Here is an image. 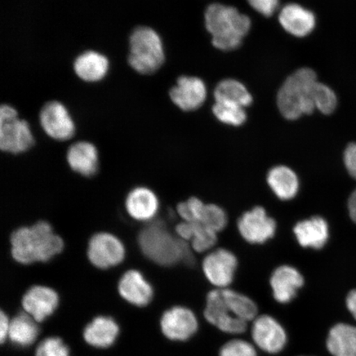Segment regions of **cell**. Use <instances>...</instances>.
Returning <instances> with one entry per match:
<instances>
[{
  "label": "cell",
  "mask_w": 356,
  "mask_h": 356,
  "mask_svg": "<svg viewBox=\"0 0 356 356\" xmlns=\"http://www.w3.org/2000/svg\"><path fill=\"white\" fill-rule=\"evenodd\" d=\"M326 345L333 356H356V327L346 323L335 325L329 331Z\"/></svg>",
  "instance_id": "cell-25"
},
{
  "label": "cell",
  "mask_w": 356,
  "mask_h": 356,
  "mask_svg": "<svg viewBox=\"0 0 356 356\" xmlns=\"http://www.w3.org/2000/svg\"><path fill=\"white\" fill-rule=\"evenodd\" d=\"M66 159L70 168L83 177H92L99 170V151L90 142L79 141L71 145Z\"/></svg>",
  "instance_id": "cell-19"
},
{
  "label": "cell",
  "mask_w": 356,
  "mask_h": 356,
  "mask_svg": "<svg viewBox=\"0 0 356 356\" xmlns=\"http://www.w3.org/2000/svg\"><path fill=\"white\" fill-rule=\"evenodd\" d=\"M198 224L218 233L224 229L228 224V217L225 211L217 204H206Z\"/></svg>",
  "instance_id": "cell-31"
},
{
  "label": "cell",
  "mask_w": 356,
  "mask_h": 356,
  "mask_svg": "<svg viewBox=\"0 0 356 356\" xmlns=\"http://www.w3.org/2000/svg\"><path fill=\"white\" fill-rule=\"evenodd\" d=\"M59 295L55 289L44 286H34L28 289L22 300L25 313L35 322L42 323L54 313L59 305Z\"/></svg>",
  "instance_id": "cell-14"
},
{
  "label": "cell",
  "mask_w": 356,
  "mask_h": 356,
  "mask_svg": "<svg viewBox=\"0 0 356 356\" xmlns=\"http://www.w3.org/2000/svg\"><path fill=\"white\" fill-rule=\"evenodd\" d=\"M293 234L300 246L321 249L329 238V227L323 218L314 216L297 222Z\"/></svg>",
  "instance_id": "cell-21"
},
{
  "label": "cell",
  "mask_w": 356,
  "mask_h": 356,
  "mask_svg": "<svg viewBox=\"0 0 356 356\" xmlns=\"http://www.w3.org/2000/svg\"><path fill=\"white\" fill-rule=\"evenodd\" d=\"M347 309L353 314L354 318L356 320V289L350 291L348 296L346 298Z\"/></svg>",
  "instance_id": "cell-39"
},
{
  "label": "cell",
  "mask_w": 356,
  "mask_h": 356,
  "mask_svg": "<svg viewBox=\"0 0 356 356\" xmlns=\"http://www.w3.org/2000/svg\"><path fill=\"white\" fill-rule=\"evenodd\" d=\"M238 260L233 252L224 248L218 249L208 254L203 261L204 275L213 286L227 289L233 282Z\"/></svg>",
  "instance_id": "cell-12"
},
{
  "label": "cell",
  "mask_w": 356,
  "mask_h": 356,
  "mask_svg": "<svg viewBox=\"0 0 356 356\" xmlns=\"http://www.w3.org/2000/svg\"><path fill=\"white\" fill-rule=\"evenodd\" d=\"M318 82L317 74L309 68L298 70L287 78L277 96L278 108L284 118L297 120L314 113V90Z\"/></svg>",
  "instance_id": "cell-4"
},
{
  "label": "cell",
  "mask_w": 356,
  "mask_h": 356,
  "mask_svg": "<svg viewBox=\"0 0 356 356\" xmlns=\"http://www.w3.org/2000/svg\"><path fill=\"white\" fill-rule=\"evenodd\" d=\"M39 334L38 323L26 313H20L10 321L8 337L13 344L20 347L33 345Z\"/></svg>",
  "instance_id": "cell-26"
},
{
  "label": "cell",
  "mask_w": 356,
  "mask_h": 356,
  "mask_svg": "<svg viewBox=\"0 0 356 356\" xmlns=\"http://www.w3.org/2000/svg\"><path fill=\"white\" fill-rule=\"evenodd\" d=\"M88 259L97 268L106 270L122 264L126 257V248L113 234L97 233L89 240Z\"/></svg>",
  "instance_id": "cell-7"
},
{
  "label": "cell",
  "mask_w": 356,
  "mask_h": 356,
  "mask_svg": "<svg viewBox=\"0 0 356 356\" xmlns=\"http://www.w3.org/2000/svg\"><path fill=\"white\" fill-rule=\"evenodd\" d=\"M270 283L274 299L280 304H288L297 296L298 291L304 286L305 279L295 267L284 265L275 270Z\"/></svg>",
  "instance_id": "cell-16"
},
{
  "label": "cell",
  "mask_w": 356,
  "mask_h": 356,
  "mask_svg": "<svg viewBox=\"0 0 356 356\" xmlns=\"http://www.w3.org/2000/svg\"><path fill=\"white\" fill-rule=\"evenodd\" d=\"M344 163L347 172L356 180V143L347 145L344 152Z\"/></svg>",
  "instance_id": "cell-37"
},
{
  "label": "cell",
  "mask_w": 356,
  "mask_h": 356,
  "mask_svg": "<svg viewBox=\"0 0 356 356\" xmlns=\"http://www.w3.org/2000/svg\"><path fill=\"white\" fill-rule=\"evenodd\" d=\"M108 58L99 52L88 51L79 55L74 62V70L77 76L88 83L99 82L108 72Z\"/></svg>",
  "instance_id": "cell-23"
},
{
  "label": "cell",
  "mask_w": 356,
  "mask_h": 356,
  "mask_svg": "<svg viewBox=\"0 0 356 356\" xmlns=\"http://www.w3.org/2000/svg\"><path fill=\"white\" fill-rule=\"evenodd\" d=\"M251 332L254 345L266 353L278 354L287 345L286 329L273 316H257L252 321Z\"/></svg>",
  "instance_id": "cell-8"
},
{
  "label": "cell",
  "mask_w": 356,
  "mask_h": 356,
  "mask_svg": "<svg viewBox=\"0 0 356 356\" xmlns=\"http://www.w3.org/2000/svg\"><path fill=\"white\" fill-rule=\"evenodd\" d=\"M254 10L266 17L273 16L279 6V0H247Z\"/></svg>",
  "instance_id": "cell-36"
},
{
  "label": "cell",
  "mask_w": 356,
  "mask_h": 356,
  "mask_svg": "<svg viewBox=\"0 0 356 356\" xmlns=\"http://www.w3.org/2000/svg\"><path fill=\"white\" fill-rule=\"evenodd\" d=\"M119 332V326L113 318L99 316L87 325L83 338L88 345L104 349L113 345Z\"/></svg>",
  "instance_id": "cell-22"
},
{
  "label": "cell",
  "mask_w": 356,
  "mask_h": 356,
  "mask_svg": "<svg viewBox=\"0 0 356 356\" xmlns=\"http://www.w3.org/2000/svg\"><path fill=\"white\" fill-rule=\"evenodd\" d=\"M216 102H224L243 106L250 105L252 97L243 83L235 79H225L218 84L215 90Z\"/></svg>",
  "instance_id": "cell-28"
},
{
  "label": "cell",
  "mask_w": 356,
  "mask_h": 356,
  "mask_svg": "<svg viewBox=\"0 0 356 356\" xmlns=\"http://www.w3.org/2000/svg\"><path fill=\"white\" fill-rule=\"evenodd\" d=\"M35 140L29 124L19 118V114L10 105L0 108V149L3 152L19 154L34 145Z\"/></svg>",
  "instance_id": "cell-6"
},
{
  "label": "cell",
  "mask_w": 356,
  "mask_h": 356,
  "mask_svg": "<svg viewBox=\"0 0 356 356\" xmlns=\"http://www.w3.org/2000/svg\"><path fill=\"white\" fill-rule=\"evenodd\" d=\"M164 60L163 44L157 32L145 26L134 29L128 56L131 68L141 74H152L160 69Z\"/></svg>",
  "instance_id": "cell-5"
},
{
  "label": "cell",
  "mask_w": 356,
  "mask_h": 356,
  "mask_svg": "<svg viewBox=\"0 0 356 356\" xmlns=\"http://www.w3.org/2000/svg\"><path fill=\"white\" fill-rule=\"evenodd\" d=\"M191 225L190 242L194 251L203 252L215 246L217 242V233L215 231L198 222H191Z\"/></svg>",
  "instance_id": "cell-30"
},
{
  "label": "cell",
  "mask_w": 356,
  "mask_h": 356,
  "mask_svg": "<svg viewBox=\"0 0 356 356\" xmlns=\"http://www.w3.org/2000/svg\"><path fill=\"white\" fill-rule=\"evenodd\" d=\"M204 206L202 200L191 197L186 202L177 204V211L182 220L190 222H199L202 218Z\"/></svg>",
  "instance_id": "cell-33"
},
{
  "label": "cell",
  "mask_w": 356,
  "mask_h": 356,
  "mask_svg": "<svg viewBox=\"0 0 356 356\" xmlns=\"http://www.w3.org/2000/svg\"><path fill=\"white\" fill-rule=\"evenodd\" d=\"M213 113L219 121L230 126H241L247 119L246 111L243 106L229 102H216L213 106Z\"/></svg>",
  "instance_id": "cell-29"
},
{
  "label": "cell",
  "mask_w": 356,
  "mask_h": 356,
  "mask_svg": "<svg viewBox=\"0 0 356 356\" xmlns=\"http://www.w3.org/2000/svg\"><path fill=\"white\" fill-rule=\"evenodd\" d=\"M206 26L213 46L222 51L234 50L251 29V20L234 7L213 3L206 11Z\"/></svg>",
  "instance_id": "cell-3"
},
{
  "label": "cell",
  "mask_w": 356,
  "mask_h": 356,
  "mask_svg": "<svg viewBox=\"0 0 356 356\" xmlns=\"http://www.w3.org/2000/svg\"><path fill=\"white\" fill-rule=\"evenodd\" d=\"M240 234L250 243H264L274 237L277 222L267 216L264 208L257 207L244 213L238 222Z\"/></svg>",
  "instance_id": "cell-13"
},
{
  "label": "cell",
  "mask_w": 356,
  "mask_h": 356,
  "mask_svg": "<svg viewBox=\"0 0 356 356\" xmlns=\"http://www.w3.org/2000/svg\"><path fill=\"white\" fill-rule=\"evenodd\" d=\"M204 316L209 323L227 334L239 335L248 329V323L236 318L231 313L220 289L208 293Z\"/></svg>",
  "instance_id": "cell-9"
},
{
  "label": "cell",
  "mask_w": 356,
  "mask_h": 356,
  "mask_svg": "<svg viewBox=\"0 0 356 356\" xmlns=\"http://www.w3.org/2000/svg\"><path fill=\"white\" fill-rule=\"evenodd\" d=\"M10 321L8 316L1 310L0 313V341L3 344L8 338V331H10Z\"/></svg>",
  "instance_id": "cell-38"
},
{
  "label": "cell",
  "mask_w": 356,
  "mask_h": 356,
  "mask_svg": "<svg viewBox=\"0 0 356 356\" xmlns=\"http://www.w3.org/2000/svg\"><path fill=\"white\" fill-rule=\"evenodd\" d=\"M160 327L169 340L185 341L197 332L199 323L193 311L186 307L175 306L164 312Z\"/></svg>",
  "instance_id": "cell-11"
},
{
  "label": "cell",
  "mask_w": 356,
  "mask_h": 356,
  "mask_svg": "<svg viewBox=\"0 0 356 356\" xmlns=\"http://www.w3.org/2000/svg\"><path fill=\"white\" fill-rule=\"evenodd\" d=\"M118 291L122 299L137 307L148 305L154 296L152 286L137 270H129L122 275Z\"/></svg>",
  "instance_id": "cell-17"
},
{
  "label": "cell",
  "mask_w": 356,
  "mask_h": 356,
  "mask_svg": "<svg viewBox=\"0 0 356 356\" xmlns=\"http://www.w3.org/2000/svg\"><path fill=\"white\" fill-rule=\"evenodd\" d=\"M39 118L44 132L51 139L65 141L74 136V122L61 102H48L40 111Z\"/></svg>",
  "instance_id": "cell-10"
},
{
  "label": "cell",
  "mask_w": 356,
  "mask_h": 356,
  "mask_svg": "<svg viewBox=\"0 0 356 356\" xmlns=\"http://www.w3.org/2000/svg\"><path fill=\"white\" fill-rule=\"evenodd\" d=\"M138 243L142 253L159 266H171L180 261L193 264L188 242L173 235L162 221L145 226L138 236Z\"/></svg>",
  "instance_id": "cell-2"
},
{
  "label": "cell",
  "mask_w": 356,
  "mask_h": 356,
  "mask_svg": "<svg viewBox=\"0 0 356 356\" xmlns=\"http://www.w3.org/2000/svg\"><path fill=\"white\" fill-rule=\"evenodd\" d=\"M314 102L316 109L325 115H330L335 111L337 99L331 88L322 83H316L314 90Z\"/></svg>",
  "instance_id": "cell-32"
},
{
  "label": "cell",
  "mask_w": 356,
  "mask_h": 356,
  "mask_svg": "<svg viewBox=\"0 0 356 356\" xmlns=\"http://www.w3.org/2000/svg\"><path fill=\"white\" fill-rule=\"evenodd\" d=\"M124 204L128 215L140 222L152 220L159 210L157 195L145 186L132 189L128 193Z\"/></svg>",
  "instance_id": "cell-18"
},
{
  "label": "cell",
  "mask_w": 356,
  "mask_h": 356,
  "mask_svg": "<svg viewBox=\"0 0 356 356\" xmlns=\"http://www.w3.org/2000/svg\"><path fill=\"white\" fill-rule=\"evenodd\" d=\"M35 356H70V350L59 337H48L40 343Z\"/></svg>",
  "instance_id": "cell-35"
},
{
  "label": "cell",
  "mask_w": 356,
  "mask_h": 356,
  "mask_svg": "<svg viewBox=\"0 0 356 356\" xmlns=\"http://www.w3.org/2000/svg\"><path fill=\"white\" fill-rule=\"evenodd\" d=\"M267 184L278 198L289 200L296 197L300 188L299 178L289 167L280 165L271 168L267 175Z\"/></svg>",
  "instance_id": "cell-24"
},
{
  "label": "cell",
  "mask_w": 356,
  "mask_h": 356,
  "mask_svg": "<svg viewBox=\"0 0 356 356\" xmlns=\"http://www.w3.org/2000/svg\"><path fill=\"white\" fill-rule=\"evenodd\" d=\"M279 21L287 33L298 38L309 35L316 25L314 13L296 3L284 6L280 13Z\"/></svg>",
  "instance_id": "cell-20"
},
{
  "label": "cell",
  "mask_w": 356,
  "mask_h": 356,
  "mask_svg": "<svg viewBox=\"0 0 356 356\" xmlns=\"http://www.w3.org/2000/svg\"><path fill=\"white\" fill-rule=\"evenodd\" d=\"M219 356H257L256 346L248 341L233 339L222 346Z\"/></svg>",
  "instance_id": "cell-34"
},
{
  "label": "cell",
  "mask_w": 356,
  "mask_h": 356,
  "mask_svg": "<svg viewBox=\"0 0 356 356\" xmlns=\"http://www.w3.org/2000/svg\"><path fill=\"white\" fill-rule=\"evenodd\" d=\"M206 84L197 77L181 76L172 87L169 95L173 104L181 110L190 111L202 106L207 99Z\"/></svg>",
  "instance_id": "cell-15"
},
{
  "label": "cell",
  "mask_w": 356,
  "mask_h": 356,
  "mask_svg": "<svg viewBox=\"0 0 356 356\" xmlns=\"http://www.w3.org/2000/svg\"><path fill=\"white\" fill-rule=\"evenodd\" d=\"M227 306L236 318L243 321L252 322L257 317V306L250 298L230 289H222Z\"/></svg>",
  "instance_id": "cell-27"
},
{
  "label": "cell",
  "mask_w": 356,
  "mask_h": 356,
  "mask_svg": "<svg viewBox=\"0 0 356 356\" xmlns=\"http://www.w3.org/2000/svg\"><path fill=\"white\" fill-rule=\"evenodd\" d=\"M10 246L15 261L30 265L51 261L63 251L65 243L48 222L42 220L13 231Z\"/></svg>",
  "instance_id": "cell-1"
},
{
  "label": "cell",
  "mask_w": 356,
  "mask_h": 356,
  "mask_svg": "<svg viewBox=\"0 0 356 356\" xmlns=\"http://www.w3.org/2000/svg\"><path fill=\"white\" fill-rule=\"evenodd\" d=\"M348 210L351 220L356 222V189L350 195Z\"/></svg>",
  "instance_id": "cell-40"
}]
</instances>
